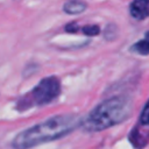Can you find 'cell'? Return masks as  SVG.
<instances>
[{
  "instance_id": "8",
  "label": "cell",
  "mask_w": 149,
  "mask_h": 149,
  "mask_svg": "<svg viewBox=\"0 0 149 149\" xmlns=\"http://www.w3.org/2000/svg\"><path fill=\"white\" fill-rule=\"evenodd\" d=\"M130 51L142 55V56H147L149 55V31H147L144 34V37L140 41H137L136 43H134L130 47Z\"/></svg>"
},
{
  "instance_id": "3",
  "label": "cell",
  "mask_w": 149,
  "mask_h": 149,
  "mask_svg": "<svg viewBox=\"0 0 149 149\" xmlns=\"http://www.w3.org/2000/svg\"><path fill=\"white\" fill-rule=\"evenodd\" d=\"M62 91L61 80L56 76H49L40 80V83L29 92L21 95L15 102V109L20 113L27 109L44 106L55 101Z\"/></svg>"
},
{
  "instance_id": "2",
  "label": "cell",
  "mask_w": 149,
  "mask_h": 149,
  "mask_svg": "<svg viewBox=\"0 0 149 149\" xmlns=\"http://www.w3.org/2000/svg\"><path fill=\"white\" fill-rule=\"evenodd\" d=\"M132 100L127 95H114L95 106L80 122L85 132H101L123 122L132 113Z\"/></svg>"
},
{
  "instance_id": "4",
  "label": "cell",
  "mask_w": 149,
  "mask_h": 149,
  "mask_svg": "<svg viewBox=\"0 0 149 149\" xmlns=\"http://www.w3.org/2000/svg\"><path fill=\"white\" fill-rule=\"evenodd\" d=\"M64 30L69 34H84L85 36L93 37L100 34V27L98 24H85L79 26L77 22H70L64 26Z\"/></svg>"
},
{
  "instance_id": "9",
  "label": "cell",
  "mask_w": 149,
  "mask_h": 149,
  "mask_svg": "<svg viewBox=\"0 0 149 149\" xmlns=\"http://www.w3.org/2000/svg\"><path fill=\"white\" fill-rule=\"evenodd\" d=\"M140 125L141 126H149V100L147 101L146 106L143 107L140 114Z\"/></svg>"
},
{
  "instance_id": "6",
  "label": "cell",
  "mask_w": 149,
  "mask_h": 149,
  "mask_svg": "<svg viewBox=\"0 0 149 149\" xmlns=\"http://www.w3.org/2000/svg\"><path fill=\"white\" fill-rule=\"evenodd\" d=\"M149 141V132L141 129L140 128V125L135 126L130 134H129V142L136 147V148H141V147H144Z\"/></svg>"
},
{
  "instance_id": "7",
  "label": "cell",
  "mask_w": 149,
  "mask_h": 149,
  "mask_svg": "<svg viewBox=\"0 0 149 149\" xmlns=\"http://www.w3.org/2000/svg\"><path fill=\"white\" fill-rule=\"evenodd\" d=\"M86 8H87V3L83 0H68L63 5L64 13H66L69 15L80 14V13L85 12Z\"/></svg>"
},
{
  "instance_id": "5",
  "label": "cell",
  "mask_w": 149,
  "mask_h": 149,
  "mask_svg": "<svg viewBox=\"0 0 149 149\" xmlns=\"http://www.w3.org/2000/svg\"><path fill=\"white\" fill-rule=\"evenodd\" d=\"M129 13L139 21L149 17V0H133L129 5Z\"/></svg>"
},
{
  "instance_id": "1",
  "label": "cell",
  "mask_w": 149,
  "mask_h": 149,
  "mask_svg": "<svg viewBox=\"0 0 149 149\" xmlns=\"http://www.w3.org/2000/svg\"><path fill=\"white\" fill-rule=\"evenodd\" d=\"M80 122L81 120L74 114L54 115L43 122L19 133L12 142V147L19 149L33 148L43 143L59 140L72 133L77 127L80 126Z\"/></svg>"
}]
</instances>
